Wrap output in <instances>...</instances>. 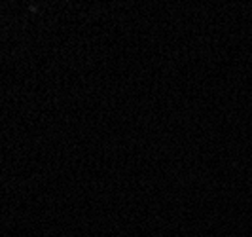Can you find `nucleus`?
I'll use <instances>...</instances> for the list:
<instances>
[]
</instances>
